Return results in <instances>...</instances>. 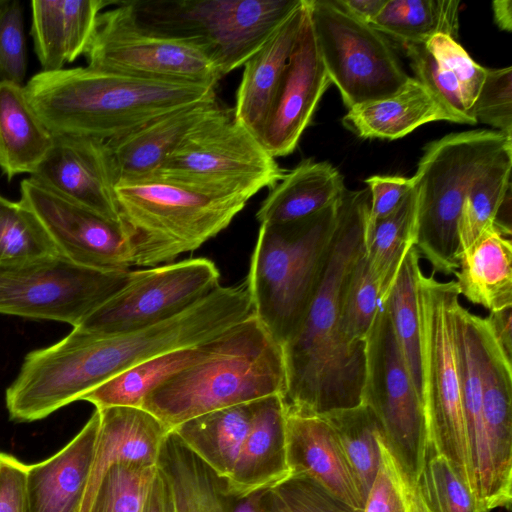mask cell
I'll list each match as a JSON object with an SVG mask.
<instances>
[{
  "mask_svg": "<svg viewBox=\"0 0 512 512\" xmlns=\"http://www.w3.org/2000/svg\"><path fill=\"white\" fill-rule=\"evenodd\" d=\"M322 60L348 109L397 92L410 76L384 34L338 0H306Z\"/></svg>",
  "mask_w": 512,
  "mask_h": 512,
  "instance_id": "10",
  "label": "cell"
},
{
  "mask_svg": "<svg viewBox=\"0 0 512 512\" xmlns=\"http://www.w3.org/2000/svg\"><path fill=\"white\" fill-rule=\"evenodd\" d=\"M27 464L0 450V512H27Z\"/></svg>",
  "mask_w": 512,
  "mask_h": 512,
  "instance_id": "49",
  "label": "cell"
},
{
  "mask_svg": "<svg viewBox=\"0 0 512 512\" xmlns=\"http://www.w3.org/2000/svg\"><path fill=\"white\" fill-rule=\"evenodd\" d=\"M368 189L344 190L327 260L304 318L282 346L286 413L323 415L361 403L365 345L349 344L340 326L345 278L364 251Z\"/></svg>",
  "mask_w": 512,
  "mask_h": 512,
  "instance_id": "1",
  "label": "cell"
},
{
  "mask_svg": "<svg viewBox=\"0 0 512 512\" xmlns=\"http://www.w3.org/2000/svg\"><path fill=\"white\" fill-rule=\"evenodd\" d=\"M345 189L342 175L330 163L305 160L269 189L256 219L261 225L308 217L337 201Z\"/></svg>",
  "mask_w": 512,
  "mask_h": 512,
  "instance_id": "29",
  "label": "cell"
},
{
  "mask_svg": "<svg viewBox=\"0 0 512 512\" xmlns=\"http://www.w3.org/2000/svg\"><path fill=\"white\" fill-rule=\"evenodd\" d=\"M19 202L47 230L61 256L99 270H129L134 258L129 233L121 221L108 219L33 181H21Z\"/></svg>",
  "mask_w": 512,
  "mask_h": 512,
  "instance_id": "16",
  "label": "cell"
},
{
  "mask_svg": "<svg viewBox=\"0 0 512 512\" xmlns=\"http://www.w3.org/2000/svg\"><path fill=\"white\" fill-rule=\"evenodd\" d=\"M156 466L172 487L177 512H259L266 488L237 493L227 478L213 471L172 430L161 446Z\"/></svg>",
  "mask_w": 512,
  "mask_h": 512,
  "instance_id": "23",
  "label": "cell"
},
{
  "mask_svg": "<svg viewBox=\"0 0 512 512\" xmlns=\"http://www.w3.org/2000/svg\"><path fill=\"white\" fill-rule=\"evenodd\" d=\"M30 178L72 202L121 221L115 193L117 179L103 140L53 135L48 153Z\"/></svg>",
  "mask_w": 512,
  "mask_h": 512,
  "instance_id": "18",
  "label": "cell"
},
{
  "mask_svg": "<svg viewBox=\"0 0 512 512\" xmlns=\"http://www.w3.org/2000/svg\"><path fill=\"white\" fill-rule=\"evenodd\" d=\"M242 323L208 342L175 349L145 360L89 391L81 400L90 402L96 409L141 407L144 397L167 379L228 349L237 340Z\"/></svg>",
  "mask_w": 512,
  "mask_h": 512,
  "instance_id": "27",
  "label": "cell"
},
{
  "mask_svg": "<svg viewBox=\"0 0 512 512\" xmlns=\"http://www.w3.org/2000/svg\"><path fill=\"white\" fill-rule=\"evenodd\" d=\"M156 466L119 463L103 475L87 512H142Z\"/></svg>",
  "mask_w": 512,
  "mask_h": 512,
  "instance_id": "41",
  "label": "cell"
},
{
  "mask_svg": "<svg viewBox=\"0 0 512 512\" xmlns=\"http://www.w3.org/2000/svg\"><path fill=\"white\" fill-rule=\"evenodd\" d=\"M421 258L416 246L409 249L382 303L388 311L403 360L420 399L422 379L417 283L422 272Z\"/></svg>",
  "mask_w": 512,
  "mask_h": 512,
  "instance_id": "35",
  "label": "cell"
},
{
  "mask_svg": "<svg viewBox=\"0 0 512 512\" xmlns=\"http://www.w3.org/2000/svg\"><path fill=\"white\" fill-rule=\"evenodd\" d=\"M482 385L484 443L475 465L481 512L512 500V362L486 317L475 314Z\"/></svg>",
  "mask_w": 512,
  "mask_h": 512,
  "instance_id": "15",
  "label": "cell"
},
{
  "mask_svg": "<svg viewBox=\"0 0 512 512\" xmlns=\"http://www.w3.org/2000/svg\"><path fill=\"white\" fill-rule=\"evenodd\" d=\"M301 0L128 1L137 25L198 47L222 78L263 45Z\"/></svg>",
  "mask_w": 512,
  "mask_h": 512,
  "instance_id": "8",
  "label": "cell"
},
{
  "mask_svg": "<svg viewBox=\"0 0 512 512\" xmlns=\"http://www.w3.org/2000/svg\"><path fill=\"white\" fill-rule=\"evenodd\" d=\"M307 5H299L245 62L232 109L235 119L258 139L298 37Z\"/></svg>",
  "mask_w": 512,
  "mask_h": 512,
  "instance_id": "26",
  "label": "cell"
},
{
  "mask_svg": "<svg viewBox=\"0 0 512 512\" xmlns=\"http://www.w3.org/2000/svg\"><path fill=\"white\" fill-rule=\"evenodd\" d=\"M380 305L378 286L363 251L351 266L341 294L340 326L349 344L365 345Z\"/></svg>",
  "mask_w": 512,
  "mask_h": 512,
  "instance_id": "39",
  "label": "cell"
},
{
  "mask_svg": "<svg viewBox=\"0 0 512 512\" xmlns=\"http://www.w3.org/2000/svg\"><path fill=\"white\" fill-rule=\"evenodd\" d=\"M52 141L53 134L31 107L24 86L0 82V169L7 179L33 174Z\"/></svg>",
  "mask_w": 512,
  "mask_h": 512,
  "instance_id": "31",
  "label": "cell"
},
{
  "mask_svg": "<svg viewBox=\"0 0 512 512\" xmlns=\"http://www.w3.org/2000/svg\"><path fill=\"white\" fill-rule=\"evenodd\" d=\"M319 416L333 429L366 499L377 476L381 459L378 437L382 430L377 417L362 402L351 408L334 410Z\"/></svg>",
  "mask_w": 512,
  "mask_h": 512,
  "instance_id": "36",
  "label": "cell"
},
{
  "mask_svg": "<svg viewBox=\"0 0 512 512\" xmlns=\"http://www.w3.org/2000/svg\"><path fill=\"white\" fill-rule=\"evenodd\" d=\"M361 402L377 417L389 449L418 482L426 451L422 403L382 303L365 340Z\"/></svg>",
  "mask_w": 512,
  "mask_h": 512,
  "instance_id": "12",
  "label": "cell"
},
{
  "mask_svg": "<svg viewBox=\"0 0 512 512\" xmlns=\"http://www.w3.org/2000/svg\"><path fill=\"white\" fill-rule=\"evenodd\" d=\"M142 512H177L172 487L157 466Z\"/></svg>",
  "mask_w": 512,
  "mask_h": 512,
  "instance_id": "50",
  "label": "cell"
},
{
  "mask_svg": "<svg viewBox=\"0 0 512 512\" xmlns=\"http://www.w3.org/2000/svg\"><path fill=\"white\" fill-rule=\"evenodd\" d=\"M418 485L432 512H481L478 499L449 461L427 444Z\"/></svg>",
  "mask_w": 512,
  "mask_h": 512,
  "instance_id": "42",
  "label": "cell"
},
{
  "mask_svg": "<svg viewBox=\"0 0 512 512\" xmlns=\"http://www.w3.org/2000/svg\"><path fill=\"white\" fill-rule=\"evenodd\" d=\"M459 4L458 0H386L369 24L400 43H426L438 34L456 40Z\"/></svg>",
  "mask_w": 512,
  "mask_h": 512,
  "instance_id": "34",
  "label": "cell"
},
{
  "mask_svg": "<svg viewBox=\"0 0 512 512\" xmlns=\"http://www.w3.org/2000/svg\"><path fill=\"white\" fill-rule=\"evenodd\" d=\"M100 426L81 512H87L105 472L113 465L156 466L161 446L172 430L141 407L98 409Z\"/></svg>",
  "mask_w": 512,
  "mask_h": 512,
  "instance_id": "22",
  "label": "cell"
},
{
  "mask_svg": "<svg viewBox=\"0 0 512 512\" xmlns=\"http://www.w3.org/2000/svg\"><path fill=\"white\" fill-rule=\"evenodd\" d=\"M365 182L370 193L367 223L391 214L414 187L412 177L403 176L373 175Z\"/></svg>",
  "mask_w": 512,
  "mask_h": 512,
  "instance_id": "48",
  "label": "cell"
},
{
  "mask_svg": "<svg viewBox=\"0 0 512 512\" xmlns=\"http://www.w3.org/2000/svg\"><path fill=\"white\" fill-rule=\"evenodd\" d=\"M330 83L307 5L298 37L259 135L260 142L274 158L295 150Z\"/></svg>",
  "mask_w": 512,
  "mask_h": 512,
  "instance_id": "17",
  "label": "cell"
},
{
  "mask_svg": "<svg viewBox=\"0 0 512 512\" xmlns=\"http://www.w3.org/2000/svg\"><path fill=\"white\" fill-rule=\"evenodd\" d=\"M220 285L217 266L205 257L134 270L121 290L75 328L94 334L140 329L184 311Z\"/></svg>",
  "mask_w": 512,
  "mask_h": 512,
  "instance_id": "14",
  "label": "cell"
},
{
  "mask_svg": "<svg viewBox=\"0 0 512 512\" xmlns=\"http://www.w3.org/2000/svg\"><path fill=\"white\" fill-rule=\"evenodd\" d=\"M8 0H0V8L3 7Z\"/></svg>",
  "mask_w": 512,
  "mask_h": 512,
  "instance_id": "55",
  "label": "cell"
},
{
  "mask_svg": "<svg viewBox=\"0 0 512 512\" xmlns=\"http://www.w3.org/2000/svg\"><path fill=\"white\" fill-rule=\"evenodd\" d=\"M459 296L454 280L443 282L437 280L433 273L429 276L420 273L417 298L421 403L426 444L449 461L465 486L478 499L476 473L462 402L455 322Z\"/></svg>",
  "mask_w": 512,
  "mask_h": 512,
  "instance_id": "6",
  "label": "cell"
},
{
  "mask_svg": "<svg viewBox=\"0 0 512 512\" xmlns=\"http://www.w3.org/2000/svg\"><path fill=\"white\" fill-rule=\"evenodd\" d=\"M12 204V201L6 199L0 194V216L5 212V210Z\"/></svg>",
  "mask_w": 512,
  "mask_h": 512,
  "instance_id": "54",
  "label": "cell"
},
{
  "mask_svg": "<svg viewBox=\"0 0 512 512\" xmlns=\"http://www.w3.org/2000/svg\"><path fill=\"white\" fill-rule=\"evenodd\" d=\"M494 20L502 30H512V2L510 0H497L492 3Z\"/></svg>",
  "mask_w": 512,
  "mask_h": 512,
  "instance_id": "53",
  "label": "cell"
},
{
  "mask_svg": "<svg viewBox=\"0 0 512 512\" xmlns=\"http://www.w3.org/2000/svg\"><path fill=\"white\" fill-rule=\"evenodd\" d=\"M380 466L367 495L363 512H432L418 485L378 437Z\"/></svg>",
  "mask_w": 512,
  "mask_h": 512,
  "instance_id": "40",
  "label": "cell"
},
{
  "mask_svg": "<svg viewBox=\"0 0 512 512\" xmlns=\"http://www.w3.org/2000/svg\"><path fill=\"white\" fill-rule=\"evenodd\" d=\"M338 2L353 17L369 24L379 14L386 0H338Z\"/></svg>",
  "mask_w": 512,
  "mask_h": 512,
  "instance_id": "52",
  "label": "cell"
},
{
  "mask_svg": "<svg viewBox=\"0 0 512 512\" xmlns=\"http://www.w3.org/2000/svg\"><path fill=\"white\" fill-rule=\"evenodd\" d=\"M115 2L105 0H33L30 34L41 71L64 69L85 55L101 11Z\"/></svg>",
  "mask_w": 512,
  "mask_h": 512,
  "instance_id": "24",
  "label": "cell"
},
{
  "mask_svg": "<svg viewBox=\"0 0 512 512\" xmlns=\"http://www.w3.org/2000/svg\"><path fill=\"white\" fill-rule=\"evenodd\" d=\"M130 270H99L59 255L21 264H0V314L64 322L77 327L121 290Z\"/></svg>",
  "mask_w": 512,
  "mask_h": 512,
  "instance_id": "11",
  "label": "cell"
},
{
  "mask_svg": "<svg viewBox=\"0 0 512 512\" xmlns=\"http://www.w3.org/2000/svg\"><path fill=\"white\" fill-rule=\"evenodd\" d=\"M416 243V194L414 187L389 215L367 223L364 255L375 279L380 302L387 298L404 257Z\"/></svg>",
  "mask_w": 512,
  "mask_h": 512,
  "instance_id": "33",
  "label": "cell"
},
{
  "mask_svg": "<svg viewBox=\"0 0 512 512\" xmlns=\"http://www.w3.org/2000/svg\"><path fill=\"white\" fill-rule=\"evenodd\" d=\"M511 311L512 307H508L499 311L490 312L489 316L486 317L498 342L510 358L512 355Z\"/></svg>",
  "mask_w": 512,
  "mask_h": 512,
  "instance_id": "51",
  "label": "cell"
},
{
  "mask_svg": "<svg viewBox=\"0 0 512 512\" xmlns=\"http://www.w3.org/2000/svg\"><path fill=\"white\" fill-rule=\"evenodd\" d=\"M454 272L459 295L489 312L512 307V243L495 223L458 256Z\"/></svg>",
  "mask_w": 512,
  "mask_h": 512,
  "instance_id": "28",
  "label": "cell"
},
{
  "mask_svg": "<svg viewBox=\"0 0 512 512\" xmlns=\"http://www.w3.org/2000/svg\"><path fill=\"white\" fill-rule=\"evenodd\" d=\"M286 440L290 473L310 477L363 512L366 499L333 429L322 416L286 413Z\"/></svg>",
  "mask_w": 512,
  "mask_h": 512,
  "instance_id": "20",
  "label": "cell"
},
{
  "mask_svg": "<svg viewBox=\"0 0 512 512\" xmlns=\"http://www.w3.org/2000/svg\"><path fill=\"white\" fill-rule=\"evenodd\" d=\"M289 475L282 396L258 399L254 401L250 427L228 482L237 493L250 494Z\"/></svg>",
  "mask_w": 512,
  "mask_h": 512,
  "instance_id": "25",
  "label": "cell"
},
{
  "mask_svg": "<svg viewBox=\"0 0 512 512\" xmlns=\"http://www.w3.org/2000/svg\"><path fill=\"white\" fill-rule=\"evenodd\" d=\"M59 255L35 214L19 201L12 202L0 216V264H28Z\"/></svg>",
  "mask_w": 512,
  "mask_h": 512,
  "instance_id": "38",
  "label": "cell"
},
{
  "mask_svg": "<svg viewBox=\"0 0 512 512\" xmlns=\"http://www.w3.org/2000/svg\"><path fill=\"white\" fill-rule=\"evenodd\" d=\"M218 105L214 93L105 141L117 183L153 176L184 136Z\"/></svg>",
  "mask_w": 512,
  "mask_h": 512,
  "instance_id": "21",
  "label": "cell"
},
{
  "mask_svg": "<svg viewBox=\"0 0 512 512\" xmlns=\"http://www.w3.org/2000/svg\"><path fill=\"white\" fill-rule=\"evenodd\" d=\"M340 198L308 217L260 225L245 281L255 317L281 346L300 326L318 286Z\"/></svg>",
  "mask_w": 512,
  "mask_h": 512,
  "instance_id": "4",
  "label": "cell"
},
{
  "mask_svg": "<svg viewBox=\"0 0 512 512\" xmlns=\"http://www.w3.org/2000/svg\"><path fill=\"white\" fill-rule=\"evenodd\" d=\"M508 148L499 131L452 133L429 143L412 177L416 194L415 246L433 274L458 268V220L474 181Z\"/></svg>",
  "mask_w": 512,
  "mask_h": 512,
  "instance_id": "7",
  "label": "cell"
},
{
  "mask_svg": "<svg viewBox=\"0 0 512 512\" xmlns=\"http://www.w3.org/2000/svg\"><path fill=\"white\" fill-rule=\"evenodd\" d=\"M215 85L143 78L76 67L41 71L24 85L26 97L53 135L103 141L123 135L215 93Z\"/></svg>",
  "mask_w": 512,
  "mask_h": 512,
  "instance_id": "2",
  "label": "cell"
},
{
  "mask_svg": "<svg viewBox=\"0 0 512 512\" xmlns=\"http://www.w3.org/2000/svg\"><path fill=\"white\" fill-rule=\"evenodd\" d=\"M450 118L429 91L410 77L394 94L349 109L343 123L362 138L394 140L428 122Z\"/></svg>",
  "mask_w": 512,
  "mask_h": 512,
  "instance_id": "30",
  "label": "cell"
},
{
  "mask_svg": "<svg viewBox=\"0 0 512 512\" xmlns=\"http://www.w3.org/2000/svg\"><path fill=\"white\" fill-rule=\"evenodd\" d=\"M101 12L88 67L143 78L217 85L219 70L198 47L140 28L128 1Z\"/></svg>",
  "mask_w": 512,
  "mask_h": 512,
  "instance_id": "13",
  "label": "cell"
},
{
  "mask_svg": "<svg viewBox=\"0 0 512 512\" xmlns=\"http://www.w3.org/2000/svg\"><path fill=\"white\" fill-rule=\"evenodd\" d=\"M259 512H361L340 501L310 477L290 473L267 487Z\"/></svg>",
  "mask_w": 512,
  "mask_h": 512,
  "instance_id": "43",
  "label": "cell"
},
{
  "mask_svg": "<svg viewBox=\"0 0 512 512\" xmlns=\"http://www.w3.org/2000/svg\"><path fill=\"white\" fill-rule=\"evenodd\" d=\"M425 46L438 64L455 78L460 87L464 106L474 119L472 109L484 83L487 68L477 64L465 49L448 35H435L425 43Z\"/></svg>",
  "mask_w": 512,
  "mask_h": 512,
  "instance_id": "45",
  "label": "cell"
},
{
  "mask_svg": "<svg viewBox=\"0 0 512 512\" xmlns=\"http://www.w3.org/2000/svg\"><path fill=\"white\" fill-rule=\"evenodd\" d=\"M27 70L23 11L19 1L0 8V82L24 86Z\"/></svg>",
  "mask_w": 512,
  "mask_h": 512,
  "instance_id": "47",
  "label": "cell"
},
{
  "mask_svg": "<svg viewBox=\"0 0 512 512\" xmlns=\"http://www.w3.org/2000/svg\"><path fill=\"white\" fill-rule=\"evenodd\" d=\"M260 140L218 105L198 122L153 176L248 198L285 175Z\"/></svg>",
  "mask_w": 512,
  "mask_h": 512,
  "instance_id": "9",
  "label": "cell"
},
{
  "mask_svg": "<svg viewBox=\"0 0 512 512\" xmlns=\"http://www.w3.org/2000/svg\"><path fill=\"white\" fill-rule=\"evenodd\" d=\"M512 148L506 149L470 187L458 220L457 256L495 221L498 209L511 189Z\"/></svg>",
  "mask_w": 512,
  "mask_h": 512,
  "instance_id": "37",
  "label": "cell"
},
{
  "mask_svg": "<svg viewBox=\"0 0 512 512\" xmlns=\"http://www.w3.org/2000/svg\"><path fill=\"white\" fill-rule=\"evenodd\" d=\"M285 389L282 346L253 314L228 349L167 379L144 397L141 408L173 429L208 412L283 397Z\"/></svg>",
  "mask_w": 512,
  "mask_h": 512,
  "instance_id": "3",
  "label": "cell"
},
{
  "mask_svg": "<svg viewBox=\"0 0 512 512\" xmlns=\"http://www.w3.org/2000/svg\"><path fill=\"white\" fill-rule=\"evenodd\" d=\"M254 401L215 410L174 427L177 437L219 476L229 478L248 433Z\"/></svg>",
  "mask_w": 512,
  "mask_h": 512,
  "instance_id": "32",
  "label": "cell"
},
{
  "mask_svg": "<svg viewBox=\"0 0 512 512\" xmlns=\"http://www.w3.org/2000/svg\"><path fill=\"white\" fill-rule=\"evenodd\" d=\"M100 412L59 451L26 467L27 512H81L93 464Z\"/></svg>",
  "mask_w": 512,
  "mask_h": 512,
  "instance_id": "19",
  "label": "cell"
},
{
  "mask_svg": "<svg viewBox=\"0 0 512 512\" xmlns=\"http://www.w3.org/2000/svg\"><path fill=\"white\" fill-rule=\"evenodd\" d=\"M477 122L512 138V68L488 69L472 109Z\"/></svg>",
  "mask_w": 512,
  "mask_h": 512,
  "instance_id": "46",
  "label": "cell"
},
{
  "mask_svg": "<svg viewBox=\"0 0 512 512\" xmlns=\"http://www.w3.org/2000/svg\"><path fill=\"white\" fill-rule=\"evenodd\" d=\"M115 193L134 265L142 267H155L198 249L226 229L250 199L158 176L118 182Z\"/></svg>",
  "mask_w": 512,
  "mask_h": 512,
  "instance_id": "5",
  "label": "cell"
},
{
  "mask_svg": "<svg viewBox=\"0 0 512 512\" xmlns=\"http://www.w3.org/2000/svg\"><path fill=\"white\" fill-rule=\"evenodd\" d=\"M418 80L450 118V122L474 125L467 112L460 87L452 74L428 51L425 43H401Z\"/></svg>",
  "mask_w": 512,
  "mask_h": 512,
  "instance_id": "44",
  "label": "cell"
}]
</instances>
